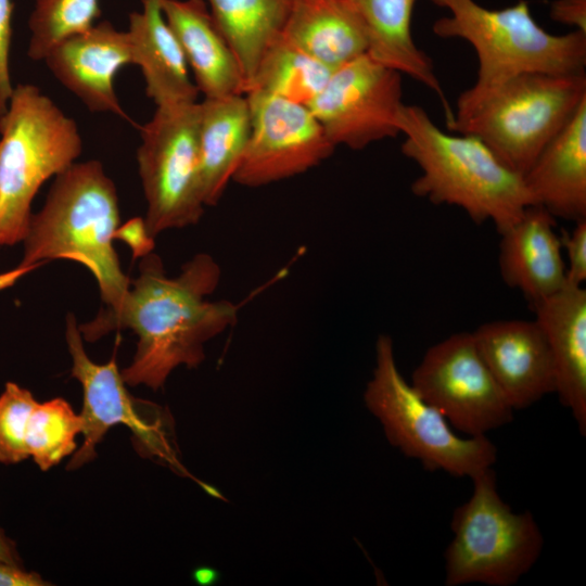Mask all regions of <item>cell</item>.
Segmentation results:
<instances>
[{
  "mask_svg": "<svg viewBox=\"0 0 586 586\" xmlns=\"http://www.w3.org/2000/svg\"><path fill=\"white\" fill-rule=\"evenodd\" d=\"M220 278V266L207 253L196 254L169 277L162 258L150 252L141 256L139 275L122 303L102 308L79 331L85 341L94 342L112 331L131 330L137 348L122 377L127 385L156 391L177 367H198L205 358L204 344L237 322V304L207 298Z\"/></svg>",
  "mask_w": 586,
  "mask_h": 586,
  "instance_id": "cell-1",
  "label": "cell"
},
{
  "mask_svg": "<svg viewBox=\"0 0 586 586\" xmlns=\"http://www.w3.org/2000/svg\"><path fill=\"white\" fill-rule=\"evenodd\" d=\"M119 224L117 190L101 162H75L54 177L41 209L31 215L22 259L0 273V291L46 263L66 259L92 273L106 308L117 307L130 286L113 245Z\"/></svg>",
  "mask_w": 586,
  "mask_h": 586,
  "instance_id": "cell-2",
  "label": "cell"
},
{
  "mask_svg": "<svg viewBox=\"0 0 586 586\" xmlns=\"http://www.w3.org/2000/svg\"><path fill=\"white\" fill-rule=\"evenodd\" d=\"M399 126L402 153L421 169L411 184L416 196L458 206L475 224L492 221L499 233L535 205L523 176L479 138L444 132L419 105H404Z\"/></svg>",
  "mask_w": 586,
  "mask_h": 586,
  "instance_id": "cell-3",
  "label": "cell"
},
{
  "mask_svg": "<svg viewBox=\"0 0 586 586\" xmlns=\"http://www.w3.org/2000/svg\"><path fill=\"white\" fill-rule=\"evenodd\" d=\"M586 101V74L525 73L479 94L462 92L447 124L479 138L524 176L544 148Z\"/></svg>",
  "mask_w": 586,
  "mask_h": 586,
  "instance_id": "cell-4",
  "label": "cell"
},
{
  "mask_svg": "<svg viewBox=\"0 0 586 586\" xmlns=\"http://www.w3.org/2000/svg\"><path fill=\"white\" fill-rule=\"evenodd\" d=\"M76 122L30 84L14 86L0 114V246L22 242L41 186L79 157Z\"/></svg>",
  "mask_w": 586,
  "mask_h": 586,
  "instance_id": "cell-5",
  "label": "cell"
},
{
  "mask_svg": "<svg viewBox=\"0 0 586 586\" xmlns=\"http://www.w3.org/2000/svg\"><path fill=\"white\" fill-rule=\"evenodd\" d=\"M449 11L433 23L442 38H460L474 49L479 68L468 94H479L525 73L577 74L586 67V33L552 35L532 16L530 5L489 10L474 0H432Z\"/></svg>",
  "mask_w": 586,
  "mask_h": 586,
  "instance_id": "cell-6",
  "label": "cell"
},
{
  "mask_svg": "<svg viewBox=\"0 0 586 586\" xmlns=\"http://www.w3.org/2000/svg\"><path fill=\"white\" fill-rule=\"evenodd\" d=\"M471 481L472 495L451 515L445 585L513 586L538 561L543 533L530 511L517 513L501 499L493 467Z\"/></svg>",
  "mask_w": 586,
  "mask_h": 586,
  "instance_id": "cell-7",
  "label": "cell"
},
{
  "mask_svg": "<svg viewBox=\"0 0 586 586\" xmlns=\"http://www.w3.org/2000/svg\"><path fill=\"white\" fill-rule=\"evenodd\" d=\"M364 400L381 422L391 445L425 470L472 479L497 460V447L487 437L456 434L448 421L413 390L398 370L391 336L375 343V367Z\"/></svg>",
  "mask_w": 586,
  "mask_h": 586,
  "instance_id": "cell-8",
  "label": "cell"
},
{
  "mask_svg": "<svg viewBox=\"0 0 586 586\" xmlns=\"http://www.w3.org/2000/svg\"><path fill=\"white\" fill-rule=\"evenodd\" d=\"M65 340L72 358V377L82 388L79 415L84 435L82 445L73 454L67 469L76 470L92 461L97 445L111 428L118 424L130 430L133 445L142 457L182 469L169 411L128 392L115 355L105 364L89 358L73 314L66 317Z\"/></svg>",
  "mask_w": 586,
  "mask_h": 586,
  "instance_id": "cell-9",
  "label": "cell"
},
{
  "mask_svg": "<svg viewBox=\"0 0 586 586\" xmlns=\"http://www.w3.org/2000/svg\"><path fill=\"white\" fill-rule=\"evenodd\" d=\"M198 131L199 101L157 106L140 127L137 162L152 239L196 225L204 214Z\"/></svg>",
  "mask_w": 586,
  "mask_h": 586,
  "instance_id": "cell-10",
  "label": "cell"
},
{
  "mask_svg": "<svg viewBox=\"0 0 586 586\" xmlns=\"http://www.w3.org/2000/svg\"><path fill=\"white\" fill-rule=\"evenodd\" d=\"M411 386L467 436L486 435L513 420V409L494 380L472 332L432 345L412 372Z\"/></svg>",
  "mask_w": 586,
  "mask_h": 586,
  "instance_id": "cell-11",
  "label": "cell"
},
{
  "mask_svg": "<svg viewBox=\"0 0 586 586\" xmlns=\"http://www.w3.org/2000/svg\"><path fill=\"white\" fill-rule=\"evenodd\" d=\"M402 76L366 53L334 69L307 106L335 148L361 150L400 133Z\"/></svg>",
  "mask_w": 586,
  "mask_h": 586,
  "instance_id": "cell-12",
  "label": "cell"
},
{
  "mask_svg": "<svg viewBox=\"0 0 586 586\" xmlns=\"http://www.w3.org/2000/svg\"><path fill=\"white\" fill-rule=\"evenodd\" d=\"M245 95L251 131L232 181L264 187L301 175L331 156L335 145L307 105L256 90Z\"/></svg>",
  "mask_w": 586,
  "mask_h": 586,
  "instance_id": "cell-13",
  "label": "cell"
},
{
  "mask_svg": "<svg viewBox=\"0 0 586 586\" xmlns=\"http://www.w3.org/2000/svg\"><path fill=\"white\" fill-rule=\"evenodd\" d=\"M472 334L483 360L513 410L525 409L556 393L553 360L535 319L493 320L481 324Z\"/></svg>",
  "mask_w": 586,
  "mask_h": 586,
  "instance_id": "cell-14",
  "label": "cell"
},
{
  "mask_svg": "<svg viewBox=\"0 0 586 586\" xmlns=\"http://www.w3.org/2000/svg\"><path fill=\"white\" fill-rule=\"evenodd\" d=\"M52 75L90 111L112 113L132 123L122 107L114 89V77L132 64L127 30L116 29L109 21L52 48L44 58Z\"/></svg>",
  "mask_w": 586,
  "mask_h": 586,
  "instance_id": "cell-15",
  "label": "cell"
},
{
  "mask_svg": "<svg viewBox=\"0 0 586 586\" xmlns=\"http://www.w3.org/2000/svg\"><path fill=\"white\" fill-rule=\"evenodd\" d=\"M556 218L532 205L499 233V270L505 283L519 290L531 305L552 295L566 283L561 238Z\"/></svg>",
  "mask_w": 586,
  "mask_h": 586,
  "instance_id": "cell-16",
  "label": "cell"
},
{
  "mask_svg": "<svg viewBox=\"0 0 586 586\" xmlns=\"http://www.w3.org/2000/svg\"><path fill=\"white\" fill-rule=\"evenodd\" d=\"M553 360L562 406L586 434V290L565 283L552 295L531 305Z\"/></svg>",
  "mask_w": 586,
  "mask_h": 586,
  "instance_id": "cell-17",
  "label": "cell"
},
{
  "mask_svg": "<svg viewBox=\"0 0 586 586\" xmlns=\"http://www.w3.org/2000/svg\"><path fill=\"white\" fill-rule=\"evenodd\" d=\"M163 14L204 98L245 94V78L204 0H163Z\"/></svg>",
  "mask_w": 586,
  "mask_h": 586,
  "instance_id": "cell-18",
  "label": "cell"
},
{
  "mask_svg": "<svg viewBox=\"0 0 586 586\" xmlns=\"http://www.w3.org/2000/svg\"><path fill=\"white\" fill-rule=\"evenodd\" d=\"M535 205L555 218H586V101L523 176Z\"/></svg>",
  "mask_w": 586,
  "mask_h": 586,
  "instance_id": "cell-19",
  "label": "cell"
},
{
  "mask_svg": "<svg viewBox=\"0 0 586 586\" xmlns=\"http://www.w3.org/2000/svg\"><path fill=\"white\" fill-rule=\"evenodd\" d=\"M162 1L141 0V10L129 15L132 64L140 67L146 95L156 107L196 102L200 92L163 14Z\"/></svg>",
  "mask_w": 586,
  "mask_h": 586,
  "instance_id": "cell-20",
  "label": "cell"
},
{
  "mask_svg": "<svg viewBox=\"0 0 586 586\" xmlns=\"http://www.w3.org/2000/svg\"><path fill=\"white\" fill-rule=\"evenodd\" d=\"M358 16L368 40L367 54L402 75H408L440 98L447 124L453 119L432 60L420 50L411 34L417 0H345Z\"/></svg>",
  "mask_w": 586,
  "mask_h": 586,
  "instance_id": "cell-21",
  "label": "cell"
},
{
  "mask_svg": "<svg viewBox=\"0 0 586 586\" xmlns=\"http://www.w3.org/2000/svg\"><path fill=\"white\" fill-rule=\"evenodd\" d=\"M251 113L245 94L204 98L199 102L201 189L205 206H215L245 152Z\"/></svg>",
  "mask_w": 586,
  "mask_h": 586,
  "instance_id": "cell-22",
  "label": "cell"
},
{
  "mask_svg": "<svg viewBox=\"0 0 586 586\" xmlns=\"http://www.w3.org/2000/svg\"><path fill=\"white\" fill-rule=\"evenodd\" d=\"M282 36L331 71L368 51L364 26L345 0H295Z\"/></svg>",
  "mask_w": 586,
  "mask_h": 586,
  "instance_id": "cell-23",
  "label": "cell"
},
{
  "mask_svg": "<svg viewBox=\"0 0 586 586\" xmlns=\"http://www.w3.org/2000/svg\"><path fill=\"white\" fill-rule=\"evenodd\" d=\"M233 50L245 92L265 51L282 35L295 0H204Z\"/></svg>",
  "mask_w": 586,
  "mask_h": 586,
  "instance_id": "cell-24",
  "label": "cell"
},
{
  "mask_svg": "<svg viewBox=\"0 0 586 586\" xmlns=\"http://www.w3.org/2000/svg\"><path fill=\"white\" fill-rule=\"evenodd\" d=\"M332 72L281 35L263 54L245 93L256 90L308 105Z\"/></svg>",
  "mask_w": 586,
  "mask_h": 586,
  "instance_id": "cell-25",
  "label": "cell"
},
{
  "mask_svg": "<svg viewBox=\"0 0 586 586\" xmlns=\"http://www.w3.org/2000/svg\"><path fill=\"white\" fill-rule=\"evenodd\" d=\"M82 421L72 406L55 397L35 406L27 428L26 446L29 458L47 471L77 449L76 437L81 434Z\"/></svg>",
  "mask_w": 586,
  "mask_h": 586,
  "instance_id": "cell-26",
  "label": "cell"
},
{
  "mask_svg": "<svg viewBox=\"0 0 586 586\" xmlns=\"http://www.w3.org/2000/svg\"><path fill=\"white\" fill-rule=\"evenodd\" d=\"M100 15L99 0H35L28 18V58L43 61L52 48L91 28Z\"/></svg>",
  "mask_w": 586,
  "mask_h": 586,
  "instance_id": "cell-27",
  "label": "cell"
},
{
  "mask_svg": "<svg viewBox=\"0 0 586 586\" xmlns=\"http://www.w3.org/2000/svg\"><path fill=\"white\" fill-rule=\"evenodd\" d=\"M38 400L33 393L7 382L0 394V462L12 464L29 458L26 433L31 412Z\"/></svg>",
  "mask_w": 586,
  "mask_h": 586,
  "instance_id": "cell-28",
  "label": "cell"
},
{
  "mask_svg": "<svg viewBox=\"0 0 586 586\" xmlns=\"http://www.w3.org/2000/svg\"><path fill=\"white\" fill-rule=\"evenodd\" d=\"M574 222V228L560 238L566 256V282L583 285L586 280V218Z\"/></svg>",
  "mask_w": 586,
  "mask_h": 586,
  "instance_id": "cell-29",
  "label": "cell"
},
{
  "mask_svg": "<svg viewBox=\"0 0 586 586\" xmlns=\"http://www.w3.org/2000/svg\"><path fill=\"white\" fill-rule=\"evenodd\" d=\"M13 10L12 0H0V114L7 110L14 88L10 72Z\"/></svg>",
  "mask_w": 586,
  "mask_h": 586,
  "instance_id": "cell-30",
  "label": "cell"
},
{
  "mask_svg": "<svg viewBox=\"0 0 586 586\" xmlns=\"http://www.w3.org/2000/svg\"><path fill=\"white\" fill-rule=\"evenodd\" d=\"M550 16L555 22L586 33V0H556L551 3Z\"/></svg>",
  "mask_w": 586,
  "mask_h": 586,
  "instance_id": "cell-31",
  "label": "cell"
},
{
  "mask_svg": "<svg viewBox=\"0 0 586 586\" xmlns=\"http://www.w3.org/2000/svg\"><path fill=\"white\" fill-rule=\"evenodd\" d=\"M49 582L23 565L0 561V586H46Z\"/></svg>",
  "mask_w": 586,
  "mask_h": 586,
  "instance_id": "cell-32",
  "label": "cell"
},
{
  "mask_svg": "<svg viewBox=\"0 0 586 586\" xmlns=\"http://www.w3.org/2000/svg\"><path fill=\"white\" fill-rule=\"evenodd\" d=\"M0 561L22 565L21 557L14 542L0 527Z\"/></svg>",
  "mask_w": 586,
  "mask_h": 586,
  "instance_id": "cell-33",
  "label": "cell"
},
{
  "mask_svg": "<svg viewBox=\"0 0 586 586\" xmlns=\"http://www.w3.org/2000/svg\"><path fill=\"white\" fill-rule=\"evenodd\" d=\"M313 1H316V0H313Z\"/></svg>",
  "mask_w": 586,
  "mask_h": 586,
  "instance_id": "cell-34",
  "label": "cell"
}]
</instances>
